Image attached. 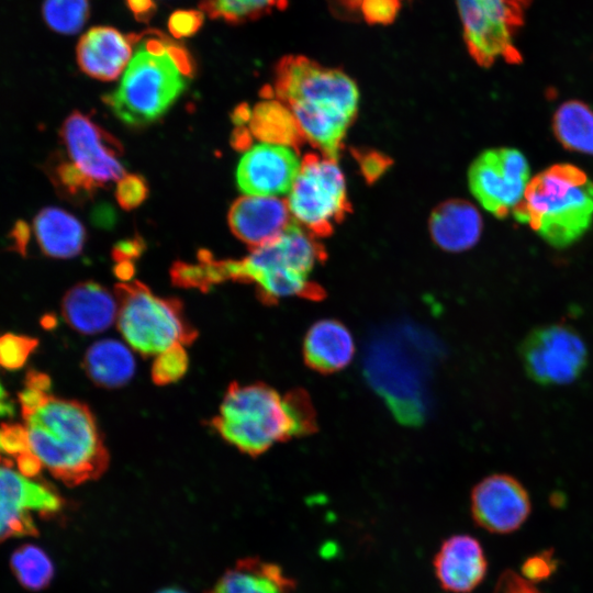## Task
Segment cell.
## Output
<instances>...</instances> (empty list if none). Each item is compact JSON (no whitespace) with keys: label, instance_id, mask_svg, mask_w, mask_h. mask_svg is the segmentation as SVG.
Returning a JSON list of instances; mask_svg holds the SVG:
<instances>
[{"label":"cell","instance_id":"1","mask_svg":"<svg viewBox=\"0 0 593 593\" xmlns=\"http://www.w3.org/2000/svg\"><path fill=\"white\" fill-rule=\"evenodd\" d=\"M45 374L32 373L20 394L27 455L56 479L78 485L98 479L109 454L90 410L48 392Z\"/></svg>","mask_w":593,"mask_h":593},{"label":"cell","instance_id":"2","mask_svg":"<svg viewBox=\"0 0 593 593\" xmlns=\"http://www.w3.org/2000/svg\"><path fill=\"white\" fill-rule=\"evenodd\" d=\"M275 93L291 110L301 136L336 158L358 111L356 82L305 56H286L277 65Z\"/></svg>","mask_w":593,"mask_h":593},{"label":"cell","instance_id":"3","mask_svg":"<svg viewBox=\"0 0 593 593\" xmlns=\"http://www.w3.org/2000/svg\"><path fill=\"white\" fill-rule=\"evenodd\" d=\"M135 47L120 85L103 100L122 122L142 126L163 116L187 89L194 63L182 44L159 30L138 33Z\"/></svg>","mask_w":593,"mask_h":593},{"label":"cell","instance_id":"4","mask_svg":"<svg viewBox=\"0 0 593 593\" xmlns=\"http://www.w3.org/2000/svg\"><path fill=\"white\" fill-rule=\"evenodd\" d=\"M512 214L550 246L566 248L593 222V181L577 166L552 165L530 179Z\"/></svg>","mask_w":593,"mask_h":593},{"label":"cell","instance_id":"5","mask_svg":"<svg viewBox=\"0 0 593 593\" xmlns=\"http://www.w3.org/2000/svg\"><path fill=\"white\" fill-rule=\"evenodd\" d=\"M430 349L426 337L411 329L383 333L368 349L366 376L403 424L418 425L426 416Z\"/></svg>","mask_w":593,"mask_h":593},{"label":"cell","instance_id":"6","mask_svg":"<svg viewBox=\"0 0 593 593\" xmlns=\"http://www.w3.org/2000/svg\"><path fill=\"white\" fill-rule=\"evenodd\" d=\"M212 426L231 445L249 456H259L272 445L302 437L294 405L265 383L227 389Z\"/></svg>","mask_w":593,"mask_h":593},{"label":"cell","instance_id":"7","mask_svg":"<svg viewBox=\"0 0 593 593\" xmlns=\"http://www.w3.org/2000/svg\"><path fill=\"white\" fill-rule=\"evenodd\" d=\"M115 295L119 331L137 353L156 356L197 337L179 301L158 296L138 281L119 284Z\"/></svg>","mask_w":593,"mask_h":593},{"label":"cell","instance_id":"8","mask_svg":"<svg viewBox=\"0 0 593 593\" xmlns=\"http://www.w3.org/2000/svg\"><path fill=\"white\" fill-rule=\"evenodd\" d=\"M323 259V250L314 240L313 234L291 222L281 234L253 248L244 259H212L211 266L216 283L227 279L255 283L265 277L310 279L312 271Z\"/></svg>","mask_w":593,"mask_h":593},{"label":"cell","instance_id":"9","mask_svg":"<svg viewBox=\"0 0 593 593\" xmlns=\"http://www.w3.org/2000/svg\"><path fill=\"white\" fill-rule=\"evenodd\" d=\"M286 202L296 224L312 234L328 233L348 208L346 180L336 158L305 157Z\"/></svg>","mask_w":593,"mask_h":593},{"label":"cell","instance_id":"10","mask_svg":"<svg viewBox=\"0 0 593 593\" xmlns=\"http://www.w3.org/2000/svg\"><path fill=\"white\" fill-rule=\"evenodd\" d=\"M518 355L526 376L542 387L570 384L589 365L583 337L564 322L532 328L521 342Z\"/></svg>","mask_w":593,"mask_h":593},{"label":"cell","instance_id":"11","mask_svg":"<svg viewBox=\"0 0 593 593\" xmlns=\"http://www.w3.org/2000/svg\"><path fill=\"white\" fill-rule=\"evenodd\" d=\"M525 155L515 148L482 152L470 165L468 183L479 204L496 217H505L522 201L530 181Z\"/></svg>","mask_w":593,"mask_h":593},{"label":"cell","instance_id":"12","mask_svg":"<svg viewBox=\"0 0 593 593\" xmlns=\"http://www.w3.org/2000/svg\"><path fill=\"white\" fill-rule=\"evenodd\" d=\"M67 159L97 188L125 176L120 143L89 116L74 111L60 127Z\"/></svg>","mask_w":593,"mask_h":593},{"label":"cell","instance_id":"13","mask_svg":"<svg viewBox=\"0 0 593 593\" xmlns=\"http://www.w3.org/2000/svg\"><path fill=\"white\" fill-rule=\"evenodd\" d=\"M61 506V499L48 485L0 466V542L36 535L33 515L56 514Z\"/></svg>","mask_w":593,"mask_h":593},{"label":"cell","instance_id":"14","mask_svg":"<svg viewBox=\"0 0 593 593\" xmlns=\"http://www.w3.org/2000/svg\"><path fill=\"white\" fill-rule=\"evenodd\" d=\"M532 511L529 493L507 473H493L479 481L470 494V512L475 525L493 534L517 530Z\"/></svg>","mask_w":593,"mask_h":593},{"label":"cell","instance_id":"15","mask_svg":"<svg viewBox=\"0 0 593 593\" xmlns=\"http://www.w3.org/2000/svg\"><path fill=\"white\" fill-rule=\"evenodd\" d=\"M301 164L293 146L259 143L242 156L236 170L237 186L247 195L288 194Z\"/></svg>","mask_w":593,"mask_h":593},{"label":"cell","instance_id":"16","mask_svg":"<svg viewBox=\"0 0 593 593\" xmlns=\"http://www.w3.org/2000/svg\"><path fill=\"white\" fill-rule=\"evenodd\" d=\"M463 29V38L471 57L483 67L499 58L518 64L522 56L514 45L515 30L501 15L478 0H456Z\"/></svg>","mask_w":593,"mask_h":593},{"label":"cell","instance_id":"17","mask_svg":"<svg viewBox=\"0 0 593 593\" xmlns=\"http://www.w3.org/2000/svg\"><path fill=\"white\" fill-rule=\"evenodd\" d=\"M435 578L448 593H471L484 580L488 560L481 542L468 534L444 539L433 559Z\"/></svg>","mask_w":593,"mask_h":593},{"label":"cell","instance_id":"18","mask_svg":"<svg viewBox=\"0 0 593 593\" xmlns=\"http://www.w3.org/2000/svg\"><path fill=\"white\" fill-rule=\"evenodd\" d=\"M136 37L107 25L89 29L76 47L79 68L98 80L116 79L132 59Z\"/></svg>","mask_w":593,"mask_h":593},{"label":"cell","instance_id":"19","mask_svg":"<svg viewBox=\"0 0 593 593\" xmlns=\"http://www.w3.org/2000/svg\"><path fill=\"white\" fill-rule=\"evenodd\" d=\"M290 223L288 204L277 197L245 195L228 212L233 234L253 248L277 237Z\"/></svg>","mask_w":593,"mask_h":593},{"label":"cell","instance_id":"20","mask_svg":"<svg viewBox=\"0 0 593 593\" xmlns=\"http://www.w3.org/2000/svg\"><path fill=\"white\" fill-rule=\"evenodd\" d=\"M118 312L116 295L92 281L74 286L61 302L65 321L72 329L82 334L105 331L116 321Z\"/></svg>","mask_w":593,"mask_h":593},{"label":"cell","instance_id":"21","mask_svg":"<svg viewBox=\"0 0 593 593\" xmlns=\"http://www.w3.org/2000/svg\"><path fill=\"white\" fill-rule=\"evenodd\" d=\"M355 355L350 331L340 321L326 318L315 322L303 340V359L315 372L329 374L346 368Z\"/></svg>","mask_w":593,"mask_h":593},{"label":"cell","instance_id":"22","mask_svg":"<svg viewBox=\"0 0 593 593\" xmlns=\"http://www.w3.org/2000/svg\"><path fill=\"white\" fill-rule=\"evenodd\" d=\"M295 586L277 563L249 557L226 569L208 593H294Z\"/></svg>","mask_w":593,"mask_h":593},{"label":"cell","instance_id":"23","mask_svg":"<svg viewBox=\"0 0 593 593\" xmlns=\"http://www.w3.org/2000/svg\"><path fill=\"white\" fill-rule=\"evenodd\" d=\"M435 244L447 251H463L474 246L482 232L478 209L463 200H451L437 206L429 219Z\"/></svg>","mask_w":593,"mask_h":593},{"label":"cell","instance_id":"24","mask_svg":"<svg viewBox=\"0 0 593 593\" xmlns=\"http://www.w3.org/2000/svg\"><path fill=\"white\" fill-rule=\"evenodd\" d=\"M33 232L41 251L55 259L77 256L86 242V231L80 221L55 206L38 211L33 220Z\"/></svg>","mask_w":593,"mask_h":593},{"label":"cell","instance_id":"25","mask_svg":"<svg viewBox=\"0 0 593 593\" xmlns=\"http://www.w3.org/2000/svg\"><path fill=\"white\" fill-rule=\"evenodd\" d=\"M135 358L122 342L105 338L93 343L86 351L83 369L88 377L104 388H118L131 380Z\"/></svg>","mask_w":593,"mask_h":593},{"label":"cell","instance_id":"26","mask_svg":"<svg viewBox=\"0 0 593 593\" xmlns=\"http://www.w3.org/2000/svg\"><path fill=\"white\" fill-rule=\"evenodd\" d=\"M552 131L567 149L593 156V110L579 100L559 105L552 118Z\"/></svg>","mask_w":593,"mask_h":593},{"label":"cell","instance_id":"27","mask_svg":"<svg viewBox=\"0 0 593 593\" xmlns=\"http://www.w3.org/2000/svg\"><path fill=\"white\" fill-rule=\"evenodd\" d=\"M248 123L250 133L265 143L293 146L302 137L291 110L276 100L258 103Z\"/></svg>","mask_w":593,"mask_h":593},{"label":"cell","instance_id":"28","mask_svg":"<svg viewBox=\"0 0 593 593\" xmlns=\"http://www.w3.org/2000/svg\"><path fill=\"white\" fill-rule=\"evenodd\" d=\"M288 0H200V9L213 20L242 24L260 19L275 10H284Z\"/></svg>","mask_w":593,"mask_h":593},{"label":"cell","instance_id":"29","mask_svg":"<svg viewBox=\"0 0 593 593\" xmlns=\"http://www.w3.org/2000/svg\"><path fill=\"white\" fill-rule=\"evenodd\" d=\"M11 567L19 582L34 591L47 586L54 575L52 560L34 545H24L16 549L11 557Z\"/></svg>","mask_w":593,"mask_h":593},{"label":"cell","instance_id":"30","mask_svg":"<svg viewBox=\"0 0 593 593\" xmlns=\"http://www.w3.org/2000/svg\"><path fill=\"white\" fill-rule=\"evenodd\" d=\"M44 170L57 193L69 201L81 200L97 189L61 153L51 155Z\"/></svg>","mask_w":593,"mask_h":593},{"label":"cell","instance_id":"31","mask_svg":"<svg viewBox=\"0 0 593 593\" xmlns=\"http://www.w3.org/2000/svg\"><path fill=\"white\" fill-rule=\"evenodd\" d=\"M90 15L89 0H44L42 16L47 26L60 34L78 33Z\"/></svg>","mask_w":593,"mask_h":593},{"label":"cell","instance_id":"32","mask_svg":"<svg viewBox=\"0 0 593 593\" xmlns=\"http://www.w3.org/2000/svg\"><path fill=\"white\" fill-rule=\"evenodd\" d=\"M189 358L183 345H175L156 355L152 378L156 384L165 385L180 380L188 370Z\"/></svg>","mask_w":593,"mask_h":593},{"label":"cell","instance_id":"33","mask_svg":"<svg viewBox=\"0 0 593 593\" xmlns=\"http://www.w3.org/2000/svg\"><path fill=\"white\" fill-rule=\"evenodd\" d=\"M204 23V13L194 9L174 11L167 22L168 31L175 40L190 37L200 31Z\"/></svg>","mask_w":593,"mask_h":593},{"label":"cell","instance_id":"34","mask_svg":"<svg viewBox=\"0 0 593 593\" xmlns=\"http://www.w3.org/2000/svg\"><path fill=\"white\" fill-rule=\"evenodd\" d=\"M36 342L15 335H5L0 338V365L7 368L20 367Z\"/></svg>","mask_w":593,"mask_h":593},{"label":"cell","instance_id":"35","mask_svg":"<svg viewBox=\"0 0 593 593\" xmlns=\"http://www.w3.org/2000/svg\"><path fill=\"white\" fill-rule=\"evenodd\" d=\"M145 180L136 175H125L118 181L116 200L123 209L131 210L138 206L147 197Z\"/></svg>","mask_w":593,"mask_h":593},{"label":"cell","instance_id":"36","mask_svg":"<svg viewBox=\"0 0 593 593\" xmlns=\"http://www.w3.org/2000/svg\"><path fill=\"white\" fill-rule=\"evenodd\" d=\"M401 0H362L360 11L370 24H389L394 21Z\"/></svg>","mask_w":593,"mask_h":593},{"label":"cell","instance_id":"37","mask_svg":"<svg viewBox=\"0 0 593 593\" xmlns=\"http://www.w3.org/2000/svg\"><path fill=\"white\" fill-rule=\"evenodd\" d=\"M557 568L552 551L546 550L526 559L522 567V575L533 583L548 579Z\"/></svg>","mask_w":593,"mask_h":593},{"label":"cell","instance_id":"38","mask_svg":"<svg viewBox=\"0 0 593 593\" xmlns=\"http://www.w3.org/2000/svg\"><path fill=\"white\" fill-rule=\"evenodd\" d=\"M488 9L502 15L518 30L524 23V14L533 0H478Z\"/></svg>","mask_w":593,"mask_h":593},{"label":"cell","instance_id":"39","mask_svg":"<svg viewBox=\"0 0 593 593\" xmlns=\"http://www.w3.org/2000/svg\"><path fill=\"white\" fill-rule=\"evenodd\" d=\"M493 593H544L522 574L505 570L499 577Z\"/></svg>","mask_w":593,"mask_h":593},{"label":"cell","instance_id":"40","mask_svg":"<svg viewBox=\"0 0 593 593\" xmlns=\"http://www.w3.org/2000/svg\"><path fill=\"white\" fill-rule=\"evenodd\" d=\"M31 238V226L24 221H18L10 232L11 248L25 256Z\"/></svg>","mask_w":593,"mask_h":593},{"label":"cell","instance_id":"41","mask_svg":"<svg viewBox=\"0 0 593 593\" xmlns=\"http://www.w3.org/2000/svg\"><path fill=\"white\" fill-rule=\"evenodd\" d=\"M125 3L138 22H148L157 11L154 0H125Z\"/></svg>","mask_w":593,"mask_h":593},{"label":"cell","instance_id":"42","mask_svg":"<svg viewBox=\"0 0 593 593\" xmlns=\"http://www.w3.org/2000/svg\"><path fill=\"white\" fill-rule=\"evenodd\" d=\"M142 249V243L133 239L119 243L114 248L113 254L118 261H128L130 259L137 257Z\"/></svg>","mask_w":593,"mask_h":593},{"label":"cell","instance_id":"43","mask_svg":"<svg viewBox=\"0 0 593 593\" xmlns=\"http://www.w3.org/2000/svg\"><path fill=\"white\" fill-rule=\"evenodd\" d=\"M362 0H340L349 9H359Z\"/></svg>","mask_w":593,"mask_h":593},{"label":"cell","instance_id":"44","mask_svg":"<svg viewBox=\"0 0 593 593\" xmlns=\"http://www.w3.org/2000/svg\"><path fill=\"white\" fill-rule=\"evenodd\" d=\"M157 593H187L184 591H182L181 589H178V588H166V589H163L160 591H158Z\"/></svg>","mask_w":593,"mask_h":593},{"label":"cell","instance_id":"45","mask_svg":"<svg viewBox=\"0 0 593 593\" xmlns=\"http://www.w3.org/2000/svg\"><path fill=\"white\" fill-rule=\"evenodd\" d=\"M3 452L4 451V448H3V443H2V435H1V432H0V452Z\"/></svg>","mask_w":593,"mask_h":593}]
</instances>
